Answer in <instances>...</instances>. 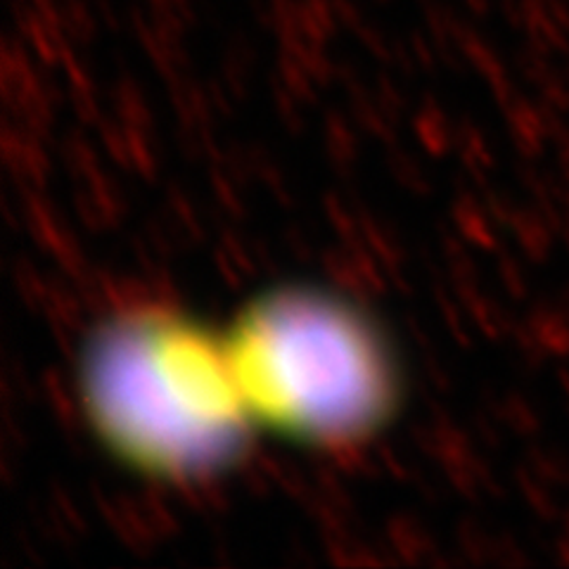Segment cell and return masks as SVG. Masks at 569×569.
<instances>
[{
  "label": "cell",
  "mask_w": 569,
  "mask_h": 569,
  "mask_svg": "<svg viewBox=\"0 0 569 569\" xmlns=\"http://www.w3.org/2000/svg\"><path fill=\"white\" fill-rule=\"evenodd\" d=\"M79 397L107 451L162 482L223 475L257 427L226 335L162 307L104 320L81 353Z\"/></svg>",
  "instance_id": "cell-1"
},
{
  "label": "cell",
  "mask_w": 569,
  "mask_h": 569,
  "mask_svg": "<svg viewBox=\"0 0 569 569\" xmlns=\"http://www.w3.org/2000/svg\"><path fill=\"white\" fill-rule=\"evenodd\" d=\"M226 345L254 425L340 451L395 416L399 370L380 328L320 288L269 290L240 311Z\"/></svg>",
  "instance_id": "cell-2"
}]
</instances>
